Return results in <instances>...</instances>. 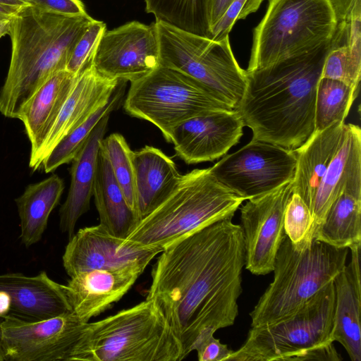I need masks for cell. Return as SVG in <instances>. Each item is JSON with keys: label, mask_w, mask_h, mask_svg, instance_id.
<instances>
[{"label": "cell", "mask_w": 361, "mask_h": 361, "mask_svg": "<svg viewBox=\"0 0 361 361\" xmlns=\"http://www.w3.org/2000/svg\"><path fill=\"white\" fill-rule=\"evenodd\" d=\"M106 30L104 22L93 19L75 44L66 67V71L78 75L91 63L97 44Z\"/></svg>", "instance_id": "836d02e7"}, {"label": "cell", "mask_w": 361, "mask_h": 361, "mask_svg": "<svg viewBox=\"0 0 361 361\" xmlns=\"http://www.w3.org/2000/svg\"><path fill=\"white\" fill-rule=\"evenodd\" d=\"M312 212L298 194L292 192L285 207L283 228L286 236L298 249L308 246L313 240Z\"/></svg>", "instance_id": "d6a6232c"}, {"label": "cell", "mask_w": 361, "mask_h": 361, "mask_svg": "<svg viewBox=\"0 0 361 361\" xmlns=\"http://www.w3.org/2000/svg\"><path fill=\"white\" fill-rule=\"evenodd\" d=\"M92 20L88 14L63 16L32 5L11 18V60L0 90V112L4 116L17 118L47 78L66 70L75 44Z\"/></svg>", "instance_id": "3957f363"}, {"label": "cell", "mask_w": 361, "mask_h": 361, "mask_svg": "<svg viewBox=\"0 0 361 361\" xmlns=\"http://www.w3.org/2000/svg\"><path fill=\"white\" fill-rule=\"evenodd\" d=\"M77 78L66 70L55 72L20 110L17 118L23 123L30 142V159L35 157L49 135Z\"/></svg>", "instance_id": "603a6c76"}, {"label": "cell", "mask_w": 361, "mask_h": 361, "mask_svg": "<svg viewBox=\"0 0 361 361\" xmlns=\"http://www.w3.org/2000/svg\"><path fill=\"white\" fill-rule=\"evenodd\" d=\"M234 0H206L207 20L210 30L216 24Z\"/></svg>", "instance_id": "f35d334b"}, {"label": "cell", "mask_w": 361, "mask_h": 361, "mask_svg": "<svg viewBox=\"0 0 361 361\" xmlns=\"http://www.w3.org/2000/svg\"><path fill=\"white\" fill-rule=\"evenodd\" d=\"M147 13L180 30L209 37L206 0H145Z\"/></svg>", "instance_id": "f1b7e54d"}, {"label": "cell", "mask_w": 361, "mask_h": 361, "mask_svg": "<svg viewBox=\"0 0 361 361\" xmlns=\"http://www.w3.org/2000/svg\"><path fill=\"white\" fill-rule=\"evenodd\" d=\"M30 5L47 12L68 16H86L80 0H27Z\"/></svg>", "instance_id": "8d00e7d4"}, {"label": "cell", "mask_w": 361, "mask_h": 361, "mask_svg": "<svg viewBox=\"0 0 361 361\" xmlns=\"http://www.w3.org/2000/svg\"><path fill=\"white\" fill-rule=\"evenodd\" d=\"M361 243L351 246L350 262L334 280L335 309L331 339L340 343L352 361H361Z\"/></svg>", "instance_id": "44dd1931"}, {"label": "cell", "mask_w": 361, "mask_h": 361, "mask_svg": "<svg viewBox=\"0 0 361 361\" xmlns=\"http://www.w3.org/2000/svg\"><path fill=\"white\" fill-rule=\"evenodd\" d=\"M337 25L330 0H268L245 71L310 52L331 41Z\"/></svg>", "instance_id": "52a82bcc"}, {"label": "cell", "mask_w": 361, "mask_h": 361, "mask_svg": "<svg viewBox=\"0 0 361 361\" xmlns=\"http://www.w3.org/2000/svg\"><path fill=\"white\" fill-rule=\"evenodd\" d=\"M0 5L10 7L23 8L30 6L27 0H0Z\"/></svg>", "instance_id": "60d3db41"}, {"label": "cell", "mask_w": 361, "mask_h": 361, "mask_svg": "<svg viewBox=\"0 0 361 361\" xmlns=\"http://www.w3.org/2000/svg\"><path fill=\"white\" fill-rule=\"evenodd\" d=\"M65 286L44 271L36 276L0 275V321L35 322L71 312Z\"/></svg>", "instance_id": "9a60e30c"}, {"label": "cell", "mask_w": 361, "mask_h": 361, "mask_svg": "<svg viewBox=\"0 0 361 361\" xmlns=\"http://www.w3.org/2000/svg\"><path fill=\"white\" fill-rule=\"evenodd\" d=\"M343 192L361 198V130L352 123L346 124L343 142L321 180L310 207L313 236L329 207Z\"/></svg>", "instance_id": "ffe728a7"}, {"label": "cell", "mask_w": 361, "mask_h": 361, "mask_svg": "<svg viewBox=\"0 0 361 361\" xmlns=\"http://www.w3.org/2000/svg\"><path fill=\"white\" fill-rule=\"evenodd\" d=\"M92 196L99 216V224L111 235L125 239L139 219L128 205L110 164L100 149Z\"/></svg>", "instance_id": "484cf974"}, {"label": "cell", "mask_w": 361, "mask_h": 361, "mask_svg": "<svg viewBox=\"0 0 361 361\" xmlns=\"http://www.w3.org/2000/svg\"><path fill=\"white\" fill-rule=\"evenodd\" d=\"M119 82L102 76L91 61L78 75L54 125L37 154L30 159V167L33 170L40 168L43 160L64 137L109 101Z\"/></svg>", "instance_id": "d6986e66"}, {"label": "cell", "mask_w": 361, "mask_h": 361, "mask_svg": "<svg viewBox=\"0 0 361 361\" xmlns=\"http://www.w3.org/2000/svg\"><path fill=\"white\" fill-rule=\"evenodd\" d=\"M334 281L298 311L250 328L244 344L227 361H293L306 351L334 343Z\"/></svg>", "instance_id": "9c48e42d"}, {"label": "cell", "mask_w": 361, "mask_h": 361, "mask_svg": "<svg viewBox=\"0 0 361 361\" xmlns=\"http://www.w3.org/2000/svg\"><path fill=\"white\" fill-rule=\"evenodd\" d=\"M338 23L361 19V0H330Z\"/></svg>", "instance_id": "74e56055"}, {"label": "cell", "mask_w": 361, "mask_h": 361, "mask_svg": "<svg viewBox=\"0 0 361 361\" xmlns=\"http://www.w3.org/2000/svg\"><path fill=\"white\" fill-rule=\"evenodd\" d=\"M110 114L104 116L72 160L71 185L66 201L59 210V228L69 239L75 233L79 218L90 209L97 171L99 146Z\"/></svg>", "instance_id": "7402d4cb"}, {"label": "cell", "mask_w": 361, "mask_h": 361, "mask_svg": "<svg viewBox=\"0 0 361 361\" xmlns=\"http://www.w3.org/2000/svg\"><path fill=\"white\" fill-rule=\"evenodd\" d=\"M123 107L130 116L153 123L167 141L183 122L234 109L202 83L161 65L130 82Z\"/></svg>", "instance_id": "ba28073f"}, {"label": "cell", "mask_w": 361, "mask_h": 361, "mask_svg": "<svg viewBox=\"0 0 361 361\" xmlns=\"http://www.w3.org/2000/svg\"><path fill=\"white\" fill-rule=\"evenodd\" d=\"M86 323L73 312L24 322L4 320L1 340L6 360H66Z\"/></svg>", "instance_id": "4fadbf2b"}, {"label": "cell", "mask_w": 361, "mask_h": 361, "mask_svg": "<svg viewBox=\"0 0 361 361\" xmlns=\"http://www.w3.org/2000/svg\"><path fill=\"white\" fill-rule=\"evenodd\" d=\"M1 323L0 321V361H5V355L4 352V348L2 345V340H1Z\"/></svg>", "instance_id": "7bdbcfd3"}, {"label": "cell", "mask_w": 361, "mask_h": 361, "mask_svg": "<svg viewBox=\"0 0 361 361\" xmlns=\"http://www.w3.org/2000/svg\"><path fill=\"white\" fill-rule=\"evenodd\" d=\"M147 265L135 263L116 269H92L71 277L65 291L73 312L87 323L121 300Z\"/></svg>", "instance_id": "ac0fdd59"}, {"label": "cell", "mask_w": 361, "mask_h": 361, "mask_svg": "<svg viewBox=\"0 0 361 361\" xmlns=\"http://www.w3.org/2000/svg\"><path fill=\"white\" fill-rule=\"evenodd\" d=\"M332 45L331 39L306 54L246 71L235 109L253 140L295 149L312 135L317 85Z\"/></svg>", "instance_id": "7a4b0ae2"}, {"label": "cell", "mask_w": 361, "mask_h": 361, "mask_svg": "<svg viewBox=\"0 0 361 361\" xmlns=\"http://www.w3.org/2000/svg\"><path fill=\"white\" fill-rule=\"evenodd\" d=\"M313 238L338 248L361 243V198L342 193L329 207Z\"/></svg>", "instance_id": "83f0119b"}, {"label": "cell", "mask_w": 361, "mask_h": 361, "mask_svg": "<svg viewBox=\"0 0 361 361\" xmlns=\"http://www.w3.org/2000/svg\"><path fill=\"white\" fill-rule=\"evenodd\" d=\"M161 251L135 245L111 235L98 224L74 233L62 259L66 272L72 277L92 269H116L135 263L148 264Z\"/></svg>", "instance_id": "2e32d148"}, {"label": "cell", "mask_w": 361, "mask_h": 361, "mask_svg": "<svg viewBox=\"0 0 361 361\" xmlns=\"http://www.w3.org/2000/svg\"><path fill=\"white\" fill-rule=\"evenodd\" d=\"M11 25V19L0 20V39L6 35H8Z\"/></svg>", "instance_id": "b9f144b4"}, {"label": "cell", "mask_w": 361, "mask_h": 361, "mask_svg": "<svg viewBox=\"0 0 361 361\" xmlns=\"http://www.w3.org/2000/svg\"><path fill=\"white\" fill-rule=\"evenodd\" d=\"M295 166L294 149L252 139L209 170L219 182L246 200L291 182Z\"/></svg>", "instance_id": "8fae6325"}, {"label": "cell", "mask_w": 361, "mask_h": 361, "mask_svg": "<svg viewBox=\"0 0 361 361\" xmlns=\"http://www.w3.org/2000/svg\"><path fill=\"white\" fill-rule=\"evenodd\" d=\"M192 350L197 351L199 361H227L233 352L226 344L215 338L214 334L199 337L193 344Z\"/></svg>", "instance_id": "d590c367"}, {"label": "cell", "mask_w": 361, "mask_h": 361, "mask_svg": "<svg viewBox=\"0 0 361 361\" xmlns=\"http://www.w3.org/2000/svg\"><path fill=\"white\" fill-rule=\"evenodd\" d=\"M120 80L109 101L94 111L85 122L64 137L43 160L42 166L49 173L64 164L72 161L86 141L95 126L106 115L109 114L120 104L124 87Z\"/></svg>", "instance_id": "4dcf8cb0"}, {"label": "cell", "mask_w": 361, "mask_h": 361, "mask_svg": "<svg viewBox=\"0 0 361 361\" xmlns=\"http://www.w3.org/2000/svg\"><path fill=\"white\" fill-rule=\"evenodd\" d=\"M180 340L158 304L146 298L99 321L86 323L66 360L180 361Z\"/></svg>", "instance_id": "277c9868"}, {"label": "cell", "mask_w": 361, "mask_h": 361, "mask_svg": "<svg viewBox=\"0 0 361 361\" xmlns=\"http://www.w3.org/2000/svg\"><path fill=\"white\" fill-rule=\"evenodd\" d=\"M133 162L140 221L173 192L182 175L170 157L152 146L133 152Z\"/></svg>", "instance_id": "d4e9b609"}, {"label": "cell", "mask_w": 361, "mask_h": 361, "mask_svg": "<svg viewBox=\"0 0 361 361\" xmlns=\"http://www.w3.org/2000/svg\"><path fill=\"white\" fill-rule=\"evenodd\" d=\"M99 149L107 158L128 205L137 216L133 151L124 137L118 133H112L106 138L104 137L100 142Z\"/></svg>", "instance_id": "1f68e13d"}, {"label": "cell", "mask_w": 361, "mask_h": 361, "mask_svg": "<svg viewBox=\"0 0 361 361\" xmlns=\"http://www.w3.org/2000/svg\"><path fill=\"white\" fill-rule=\"evenodd\" d=\"M244 123L235 109L197 116L176 126L168 142L186 164L212 161L240 140Z\"/></svg>", "instance_id": "e0dca14e"}, {"label": "cell", "mask_w": 361, "mask_h": 361, "mask_svg": "<svg viewBox=\"0 0 361 361\" xmlns=\"http://www.w3.org/2000/svg\"><path fill=\"white\" fill-rule=\"evenodd\" d=\"M244 200L219 182L209 168L194 169L182 175L173 192L140 219L125 240L164 250L202 228L232 218Z\"/></svg>", "instance_id": "5b68a950"}, {"label": "cell", "mask_w": 361, "mask_h": 361, "mask_svg": "<svg viewBox=\"0 0 361 361\" xmlns=\"http://www.w3.org/2000/svg\"><path fill=\"white\" fill-rule=\"evenodd\" d=\"M264 0H234L216 24L210 30L209 38L220 40L228 36L235 23L256 12Z\"/></svg>", "instance_id": "e575fe53"}, {"label": "cell", "mask_w": 361, "mask_h": 361, "mask_svg": "<svg viewBox=\"0 0 361 361\" xmlns=\"http://www.w3.org/2000/svg\"><path fill=\"white\" fill-rule=\"evenodd\" d=\"M64 189L57 175L29 185L16 200L20 217L21 242L30 247L39 242L45 231L49 216L58 204Z\"/></svg>", "instance_id": "4316f807"}, {"label": "cell", "mask_w": 361, "mask_h": 361, "mask_svg": "<svg viewBox=\"0 0 361 361\" xmlns=\"http://www.w3.org/2000/svg\"><path fill=\"white\" fill-rule=\"evenodd\" d=\"M345 131V122L335 123L323 130L314 131L302 145L294 149L296 166L291 181L292 192L299 195L310 209L319 183L343 142Z\"/></svg>", "instance_id": "cb8c5ba5"}, {"label": "cell", "mask_w": 361, "mask_h": 361, "mask_svg": "<svg viewBox=\"0 0 361 361\" xmlns=\"http://www.w3.org/2000/svg\"><path fill=\"white\" fill-rule=\"evenodd\" d=\"M348 250L314 238L298 249L286 235L275 257L274 280L250 313L251 327L298 311L345 268Z\"/></svg>", "instance_id": "8992f818"}, {"label": "cell", "mask_w": 361, "mask_h": 361, "mask_svg": "<svg viewBox=\"0 0 361 361\" xmlns=\"http://www.w3.org/2000/svg\"><path fill=\"white\" fill-rule=\"evenodd\" d=\"M358 90L341 81L320 78L316 90L314 131L345 122Z\"/></svg>", "instance_id": "f546056e"}, {"label": "cell", "mask_w": 361, "mask_h": 361, "mask_svg": "<svg viewBox=\"0 0 361 361\" xmlns=\"http://www.w3.org/2000/svg\"><path fill=\"white\" fill-rule=\"evenodd\" d=\"M292 194L291 182L247 200L240 208L245 268L255 275L273 271L278 250L286 236L283 214Z\"/></svg>", "instance_id": "5bb4252c"}, {"label": "cell", "mask_w": 361, "mask_h": 361, "mask_svg": "<svg viewBox=\"0 0 361 361\" xmlns=\"http://www.w3.org/2000/svg\"><path fill=\"white\" fill-rule=\"evenodd\" d=\"M21 8L0 5V20L11 19Z\"/></svg>", "instance_id": "ab89813d"}, {"label": "cell", "mask_w": 361, "mask_h": 361, "mask_svg": "<svg viewBox=\"0 0 361 361\" xmlns=\"http://www.w3.org/2000/svg\"><path fill=\"white\" fill-rule=\"evenodd\" d=\"M160 65L204 85L235 109L245 89L247 72L237 62L229 37L220 40L155 20Z\"/></svg>", "instance_id": "30bf717a"}, {"label": "cell", "mask_w": 361, "mask_h": 361, "mask_svg": "<svg viewBox=\"0 0 361 361\" xmlns=\"http://www.w3.org/2000/svg\"><path fill=\"white\" fill-rule=\"evenodd\" d=\"M92 63L102 76L134 82L160 66L155 22L149 25L131 21L105 30L96 47Z\"/></svg>", "instance_id": "7c38bea8"}, {"label": "cell", "mask_w": 361, "mask_h": 361, "mask_svg": "<svg viewBox=\"0 0 361 361\" xmlns=\"http://www.w3.org/2000/svg\"><path fill=\"white\" fill-rule=\"evenodd\" d=\"M231 219L175 241L152 267L147 298L162 310L184 358L200 336L232 326L238 314L245 249L243 230Z\"/></svg>", "instance_id": "6da1fadb"}]
</instances>
